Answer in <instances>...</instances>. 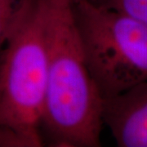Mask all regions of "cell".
<instances>
[{"label":"cell","mask_w":147,"mask_h":147,"mask_svg":"<svg viewBox=\"0 0 147 147\" xmlns=\"http://www.w3.org/2000/svg\"><path fill=\"white\" fill-rule=\"evenodd\" d=\"M88 66L103 99L147 80V25L93 0L74 4Z\"/></svg>","instance_id":"3957f363"},{"label":"cell","mask_w":147,"mask_h":147,"mask_svg":"<svg viewBox=\"0 0 147 147\" xmlns=\"http://www.w3.org/2000/svg\"><path fill=\"white\" fill-rule=\"evenodd\" d=\"M43 2L47 70L42 128L57 146H100L103 96L88 66L74 3Z\"/></svg>","instance_id":"6da1fadb"},{"label":"cell","mask_w":147,"mask_h":147,"mask_svg":"<svg viewBox=\"0 0 147 147\" xmlns=\"http://www.w3.org/2000/svg\"><path fill=\"white\" fill-rule=\"evenodd\" d=\"M36 0H0V54Z\"/></svg>","instance_id":"5b68a950"},{"label":"cell","mask_w":147,"mask_h":147,"mask_svg":"<svg viewBox=\"0 0 147 147\" xmlns=\"http://www.w3.org/2000/svg\"><path fill=\"white\" fill-rule=\"evenodd\" d=\"M96 3L147 25V0H101Z\"/></svg>","instance_id":"8992f818"},{"label":"cell","mask_w":147,"mask_h":147,"mask_svg":"<svg viewBox=\"0 0 147 147\" xmlns=\"http://www.w3.org/2000/svg\"><path fill=\"white\" fill-rule=\"evenodd\" d=\"M74 2V3H79L80 1H84V0H72Z\"/></svg>","instance_id":"ba28073f"},{"label":"cell","mask_w":147,"mask_h":147,"mask_svg":"<svg viewBox=\"0 0 147 147\" xmlns=\"http://www.w3.org/2000/svg\"><path fill=\"white\" fill-rule=\"evenodd\" d=\"M103 123L119 147H147V80L103 99Z\"/></svg>","instance_id":"277c9868"},{"label":"cell","mask_w":147,"mask_h":147,"mask_svg":"<svg viewBox=\"0 0 147 147\" xmlns=\"http://www.w3.org/2000/svg\"><path fill=\"white\" fill-rule=\"evenodd\" d=\"M47 51L43 0H36L0 54V117L16 147L42 146Z\"/></svg>","instance_id":"7a4b0ae2"},{"label":"cell","mask_w":147,"mask_h":147,"mask_svg":"<svg viewBox=\"0 0 147 147\" xmlns=\"http://www.w3.org/2000/svg\"><path fill=\"white\" fill-rule=\"evenodd\" d=\"M0 147H16L13 137L3 126L0 117Z\"/></svg>","instance_id":"52a82bcc"}]
</instances>
